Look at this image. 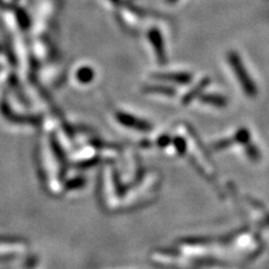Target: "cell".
<instances>
[{
  "mask_svg": "<svg viewBox=\"0 0 269 269\" xmlns=\"http://www.w3.org/2000/svg\"><path fill=\"white\" fill-rule=\"evenodd\" d=\"M228 58H229V63H230V65L232 66V69L236 71L237 78H238V80L240 81L241 85L243 86L244 91H246L248 94H250V96L251 94H255L256 92L255 85L252 84V82L248 77V74L246 73V70H244L243 65L241 64V61L238 57V55H237L236 53H230L229 54Z\"/></svg>",
  "mask_w": 269,
  "mask_h": 269,
  "instance_id": "6da1fadb",
  "label": "cell"
},
{
  "mask_svg": "<svg viewBox=\"0 0 269 269\" xmlns=\"http://www.w3.org/2000/svg\"><path fill=\"white\" fill-rule=\"evenodd\" d=\"M116 118L121 125L125 126V127L140 130V132H147V130L152 129V126H150L148 122H146L145 120L138 119V118L134 116H130V114L128 113L118 112L116 113Z\"/></svg>",
  "mask_w": 269,
  "mask_h": 269,
  "instance_id": "7a4b0ae2",
  "label": "cell"
},
{
  "mask_svg": "<svg viewBox=\"0 0 269 269\" xmlns=\"http://www.w3.org/2000/svg\"><path fill=\"white\" fill-rule=\"evenodd\" d=\"M148 38L149 41L152 42V44L154 45V49H155L158 61L161 62V64H164V63L166 62V55H165L163 37H161V33L157 29H150L148 33Z\"/></svg>",
  "mask_w": 269,
  "mask_h": 269,
  "instance_id": "3957f363",
  "label": "cell"
},
{
  "mask_svg": "<svg viewBox=\"0 0 269 269\" xmlns=\"http://www.w3.org/2000/svg\"><path fill=\"white\" fill-rule=\"evenodd\" d=\"M155 78L161 81L176 82L181 84H187L192 80V75L188 73H167V74H157Z\"/></svg>",
  "mask_w": 269,
  "mask_h": 269,
  "instance_id": "277c9868",
  "label": "cell"
},
{
  "mask_svg": "<svg viewBox=\"0 0 269 269\" xmlns=\"http://www.w3.org/2000/svg\"><path fill=\"white\" fill-rule=\"evenodd\" d=\"M208 84H209V79H204V80H202L194 89H193L192 91H189L187 96L183 98V105L189 104L193 99H195L197 96H199V94L202 92V90H203Z\"/></svg>",
  "mask_w": 269,
  "mask_h": 269,
  "instance_id": "5b68a950",
  "label": "cell"
},
{
  "mask_svg": "<svg viewBox=\"0 0 269 269\" xmlns=\"http://www.w3.org/2000/svg\"><path fill=\"white\" fill-rule=\"evenodd\" d=\"M93 78H94V72L93 70L89 66L81 67V69L77 72V79L79 80V82L81 83H89L92 81Z\"/></svg>",
  "mask_w": 269,
  "mask_h": 269,
  "instance_id": "8992f818",
  "label": "cell"
},
{
  "mask_svg": "<svg viewBox=\"0 0 269 269\" xmlns=\"http://www.w3.org/2000/svg\"><path fill=\"white\" fill-rule=\"evenodd\" d=\"M203 102H207V104L216 106V107H223L225 106V99L216 96V94H207V96H203L201 99Z\"/></svg>",
  "mask_w": 269,
  "mask_h": 269,
  "instance_id": "52a82bcc",
  "label": "cell"
},
{
  "mask_svg": "<svg viewBox=\"0 0 269 269\" xmlns=\"http://www.w3.org/2000/svg\"><path fill=\"white\" fill-rule=\"evenodd\" d=\"M146 92H157V93H163V94H168V96H172L174 94L173 89L166 88V86H157V85H150L146 88Z\"/></svg>",
  "mask_w": 269,
  "mask_h": 269,
  "instance_id": "ba28073f",
  "label": "cell"
},
{
  "mask_svg": "<svg viewBox=\"0 0 269 269\" xmlns=\"http://www.w3.org/2000/svg\"><path fill=\"white\" fill-rule=\"evenodd\" d=\"M166 1H167L168 3H173V2H175L176 0H166Z\"/></svg>",
  "mask_w": 269,
  "mask_h": 269,
  "instance_id": "9c48e42d",
  "label": "cell"
}]
</instances>
